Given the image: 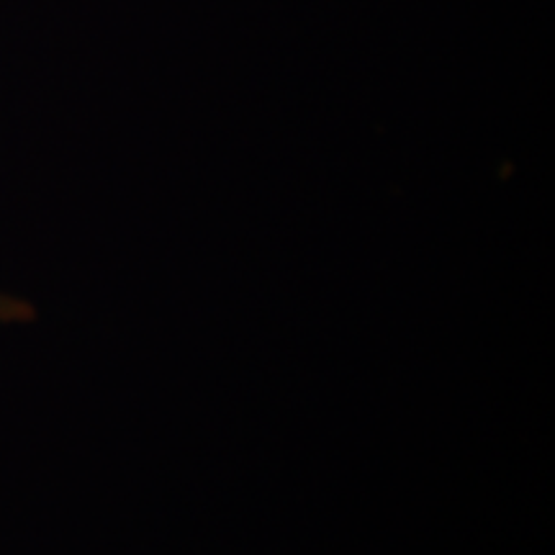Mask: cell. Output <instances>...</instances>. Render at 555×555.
<instances>
[{
    "label": "cell",
    "instance_id": "obj_1",
    "mask_svg": "<svg viewBox=\"0 0 555 555\" xmlns=\"http://www.w3.org/2000/svg\"><path fill=\"white\" fill-rule=\"evenodd\" d=\"M29 319H34L31 304L0 291V322H29Z\"/></svg>",
    "mask_w": 555,
    "mask_h": 555
}]
</instances>
